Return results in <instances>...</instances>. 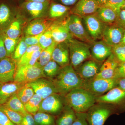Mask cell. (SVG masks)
I'll return each mask as SVG.
<instances>
[{
    "label": "cell",
    "mask_w": 125,
    "mask_h": 125,
    "mask_svg": "<svg viewBox=\"0 0 125 125\" xmlns=\"http://www.w3.org/2000/svg\"><path fill=\"white\" fill-rule=\"evenodd\" d=\"M51 80L58 93L63 96L73 90L81 88L83 83V80L70 64L62 67L58 74Z\"/></svg>",
    "instance_id": "1"
},
{
    "label": "cell",
    "mask_w": 125,
    "mask_h": 125,
    "mask_svg": "<svg viewBox=\"0 0 125 125\" xmlns=\"http://www.w3.org/2000/svg\"><path fill=\"white\" fill-rule=\"evenodd\" d=\"M97 97L82 87L71 90L64 96L66 105L76 113L87 112L96 103Z\"/></svg>",
    "instance_id": "2"
},
{
    "label": "cell",
    "mask_w": 125,
    "mask_h": 125,
    "mask_svg": "<svg viewBox=\"0 0 125 125\" xmlns=\"http://www.w3.org/2000/svg\"><path fill=\"white\" fill-rule=\"evenodd\" d=\"M66 42L69 51L70 64L74 69L85 61L92 58L90 44L74 38Z\"/></svg>",
    "instance_id": "3"
},
{
    "label": "cell",
    "mask_w": 125,
    "mask_h": 125,
    "mask_svg": "<svg viewBox=\"0 0 125 125\" xmlns=\"http://www.w3.org/2000/svg\"><path fill=\"white\" fill-rule=\"evenodd\" d=\"M66 24L74 38L91 45L94 41L87 33L82 18L73 14H70L65 20Z\"/></svg>",
    "instance_id": "4"
},
{
    "label": "cell",
    "mask_w": 125,
    "mask_h": 125,
    "mask_svg": "<svg viewBox=\"0 0 125 125\" xmlns=\"http://www.w3.org/2000/svg\"><path fill=\"white\" fill-rule=\"evenodd\" d=\"M97 103L86 112L88 125H104L109 116L115 112L113 107L106 104Z\"/></svg>",
    "instance_id": "5"
},
{
    "label": "cell",
    "mask_w": 125,
    "mask_h": 125,
    "mask_svg": "<svg viewBox=\"0 0 125 125\" xmlns=\"http://www.w3.org/2000/svg\"><path fill=\"white\" fill-rule=\"evenodd\" d=\"M118 79L93 78L83 81L82 88L85 89L95 96H101L114 87H117Z\"/></svg>",
    "instance_id": "6"
},
{
    "label": "cell",
    "mask_w": 125,
    "mask_h": 125,
    "mask_svg": "<svg viewBox=\"0 0 125 125\" xmlns=\"http://www.w3.org/2000/svg\"><path fill=\"white\" fill-rule=\"evenodd\" d=\"M42 77L46 78L43 68L37 62L33 66L22 65L17 67L14 81L25 84Z\"/></svg>",
    "instance_id": "7"
},
{
    "label": "cell",
    "mask_w": 125,
    "mask_h": 125,
    "mask_svg": "<svg viewBox=\"0 0 125 125\" xmlns=\"http://www.w3.org/2000/svg\"><path fill=\"white\" fill-rule=\"evenodd\" d=\"M96 103L115 105V112L125 111V91L118 87L110 90L105 94L98 96Z\"/></svg>",
    "instance_id": "8"
},
{
    "label": "cell",
    "mask_w": 125,
    "mask_h": 125,
    "mask_svg": "<svg viewBox=\"0 0 125 125\" xmlns=\"http://www.w3.org/2000/svg\"><path fill=\"white\" fill-rule=\"evenodd\" d=\"M66 105L64 96L58 93L53 94L42 99L38 112L57 116Z\"/></svg>",
    "instance_id": "9"
},
{
    "label": "cell",
    "mask_w": 125,
    "mask_h": 125,
    "mask_svg": "<svg viewBox=\"0 0 125 125\" xmlns=\"http://www.w3.org/2000/svg\"><path fill=\"white\" fill-rule=\"evenodd\" d=\"M82 18L85 29L90 37L95 41L102 40L107 24L100 19L96 13Z\"/></svg>",
    "instance_id": "10"
},
{
    "label": "cell",
    "mask_w": 125,
    "mask_h": 125,
    "mask_svg": "<svg viewBox=\"0 0 125 125\" xmlns=\"http://www.w3.org/2000/svg\"><path fill=\"white\" fill-rule=\"evenodd\" d=\"M51 2L39 3L25 1L21 4L22 11L33 19L45 18L48 15Z\"/></svg>",
    "instance_id": "11"
},
{
    "label": "cell",
    "mask_w": 125,
    "mask_h": 125,
    "mask_svg": "<svg viewBox=\"0 0 125 125\" xmlns=\"http://www.w3.org/2000/svg\"><path fill=\"white\" fill-rule=\"evenodd\" d=\"M28 84L32 88L35 94L42 99L53 94L58 93L53 82L48 78H39Z\"/></svg>",
    "instance_id": "12"
},
{
    "label": "cell",
    "mask_w": 125,
    "mask_h": 125,
    "mask_svg": "<svg viewBox=\"0 0 125 125\" xmlns=\"http://www.w3.org/2000/svg\"><path fill=\"white\" fill-rule=\"evenodd\" d=\"M101 6L95 0H79L71 9V14L83 18L96 13Z\"/></svg>",
    "instance_id": "13"
},
{
    "label": "cell",
    "mask_w": 125,
    "mask_h": 125,
    "mask_svg": "<svg viewBox=\"0 0 125 125\" xmlns=\"http://www.w3.org/2000/svg\"><path fill=\"white\" fill-rule=\"evenodd\" d=\"M102 65L91 58L83 62L75 70L83 81L87 80L96 76L99 72Z\"/></svg>",
    "instance_id": "14"
},
{
    "label": "cell",
    "mask_w": 125,
    "mask_h": 125,
    "mask_svg": "<svg viewBox=\"0 0 125 125\" xmlns=\"http://www.w3.org/2000/svg\"><path fill=\"white\" fill-rule=\"evenodd\" d=\"M16 68V61L11 57H6L1 60L0 83L13 82Z\"/></svg>",
    "instance_id": "15"
},
{
    "label": "cell",
    "mask_w": 125,
    "mask_h": 125,
    "mask_svg": "<svg viewBox=\"0 0 125 125\" xmlns=\"http://www.w3.org/2000/svg\"><path fill=\"white\" fill-rule=\"evenodd\" d=\"M125 30L115 24L107 25L102 40L111 47L120 44Z\"/></svg>",
    "instance_id": "16"
},
{
    "label": "cell",
    "mask_w": 125,
    "mask_h": 125,
    "mask_svg": "<svg viewBox=\"0 0 125 125\" xmlns=\"http://www.w3.org/2000/svg\"><path fill=\"white\" fill-rule=\"evenodd\" d=\"M90 51L92 58L101 64L112 54V47L102 40L95 41L91 44Z\"/></svg>",
    "instance_id": "17"
},
{
    "label": "cell",
    "mask_w": 125,
    "mask_h": 125,
    "mask_svg": "<svg viewBox=\"0 0 125 125\" xmlns=\"http://www.w3.org/2000/svg\"><path fill=\"white\" fill-rule=\"evenodd\" d=\"M54 42L56 44L67 42L73 38L65 22H54L49 28Z\"/></svg>",
    "instance_id": "18"
},
{
    "label": "cell",
    "mask_w": 125,
    "mask_h": 125,
    "mask_svg": "<svg viewBox=\"0 0 125 125\" xmlns=\"http://www.w3.org/2000/svg\"><path fill=\"white\" fill-rule=\"evenodd\" d=\"M54 23L47 18L34 19L27 25L24 30L25 36L38 35L46 31Z\"/></svg>",
    "instance_id": "19"
},
{
    "label": "cell",
    "mask_w": 125,
    "mask_h": 125,
    "mask_svg": "<svg viewBox=\"0 0 125 125\" xmlns=\"http://www.w3.org/2000/svg\"><path fill=\"white\" fill-rule=\"evenodd\" d=\"M120 63L114 55L112 54L103 62L99 72L94 78L113 79L115 70Z\"/></svg>",
    "instance_id": "20"
},
{
    "label": "cell",
    "mask_w": 125,
    "mask_h": 125,
    "mask_svg": "<svg viewBox=\"0 0 125 125\" xmlns=\"http://www.w3.org/2000/svg\"><path fill=\"white\" fill-rule=\"evenodd\" d=\"M52 60L62 67L70 64L69 51L66 42L56 44L52 52Z\"/></svg>",
    "instance_id": "21"
},
{
    "label": "cell",
    "mask_w": 125,
    "mask_h": 125,
    "mask_svg": "<svg viewBox=\"0 0 125 125\" xmlns=\"http://www.w3.org/2000/svg\"><path fill=\"white\" fill-rule=\"evenodd\" d=\"M25 84L11 82L0 84V106L5 105L9 99Z\"/></svg>",
    "instance_id": "22"
},
{
    "label": "cell",
    "mask_w": 125,
    "mask_h": 125,
    "mask_svg": "<svg viewBox=\"0 0 125 125\" xmlns=\"http://www.w3.org/2000/svg\"><path fill=\"white\" fill-rule=\"evenodd\" d=\"M120 11L103 5L98 9L96 13L104 23L107 25L112 24H115L116 22Z\"/></svg>",
    "instance_id": "23"
},
{
    "label": "cell",
    "mask_w": 125,
    "mask_h": 125,
    "mask_svg": "<svg viewBox=\"0 0 125 125\" xmlns=\"http://www.w3.org/2000/svg\"><path fill=\"white\" fill-rule=\"evenodd\" d=\"M56 119V125H71L76 119V112L67 105Z\"/></svg>",
    "instance_id": "24"
},
{
    "label": "cell",
    "mask_w": 125,
    "mask_h": 125,
    "mask_svg": "<svg viewBox=\"0 0 125 125\" xmlns=\"http://www.w3.org/2000/svg\"><path fill=\"white\" fill-rule=\"evenodd\" d=\"M71 14V8L69 6L58 3H50L48 15L51 19H58L64 17Z\"/></svg>",
    "instance_id": "25"
},
{
    "label": "cell",
    "mask_w": 125,
    "mask_h": 125,
    "mask_svg": "<svg viewBox=\"0 0 125 125\" xmlns=\"http://www.w3.org/2000/svg\"><path fill=\"white\" fill-rule=\"evenodd\" d=\"M12 12L7 4L2 3L0 4V30L3 32L13 21Z\"/></svg>",
    "instance_id": "26"
},
{
    "label": "cell",
    "mask_w": 125,
    "mask_h": 125,
    "mask_svg": "<svg viewBox=\"0 0 125 125\" xmlns=\"http://www.w3.org/2000/svg\"><path fill=\"white\" fill-rule=\"evenodd\" d=\"M4 105L9 109L19 113L23 115L27 113L25 108L24 105L18 98L16 93L11 96Z\"/></svg>",
    "instance_id": "27"
},
{
    "label": "cell",
    "mask_w": 125,
    "mask_h": 125,
    "mask_svg": "<svg viewBox=\"0 0 125 125\" xmlns=\"http://www.w3.org/2000/svg\"><path fill=\"white\" fill-rule=\"evenodd\" d=\"M33 116L36 125H56L55 117L48 113L38 112Z\"/></svg>",
    "instance_id": "28"
},
{
    "label": "cell",
    "mask_w": 125,
    "mask_h": 125,
    "mask_svg": "<svg viewBox=\"0 0 125 125\" xmlns=\"http://www.w3.org/2000/svg\"><path fill=\"white\" fill-rule=\"evenodd\" d=\"M35 94L33 89L28 83L25 84L21 87L16 93L19 99L24 105Z\"/></svg>",
    "instance_id": "29"
},
{
    "label": "cell",
    "mask_w": 125,
    "mask_h": 125,
    "mask_svg": "<svg viewBox=\"0 0 125 125\" xmlns=\"http://www.w3.org/2000/svg\"><path fill=\"white\" fill-rule=\"evenodd\" d=\"M42 68L45 77L52 79L58 74L62 67L55 62L52 60Z\"/></svg>",
    "instance_id": "30"
},
{
    "label": "cell",
    "mask_w": 125,
    "mask_h": 125,
    "mask_svg": "<svg viewBox=\"0 0 125 125\" xmlns=\"http://www.w3.org/2000/svg\"><path fill=\"white\" fill-rule=\"evenodd\" d=\"M3 32L7 37L13 39H19L21 33V23L19 20H13Z\"/></svg>",
    "instance_id": "31"
},
{
    "label": "cell",
    "mask_w": 125,
    "mask_h": 125,
    "mask_svg": "<svg viewBox=\"0 0 125 125\" xmlns=\"http://www.w3.org/2000/svg\"><path fill=\"white\" fill-rule=\"evenodd\" d=\"M42 99L37 94H35L28 102L24 104V107L27 112L32 115L38 112L40 103Z\"/></svg>",
    "instance_id": "32"
},
{
    "label": "cell",
    "mask_w": 125,
    "mask_h": 125,
    "mask_svg": "<svg viewBox=\"0 0 125 125\" xmlns=\"http://www.w3.org/2000/svg\"><path fill=\"white\" fill-rule=\"evenodd\" d=\"M56 44L54 42L51 46L42 51L38 63L41 67H43L52 60V52Z\"/></svg>",
    "instance_id": "33"
},
{
    "label": "cell",
    "mask_w": 125,
    "mask_h": 125,
    "mask_svg": "<svg viewBox=\"0 0 125 125\" xmlns=\"http://www.w3.org/2000/svg\"><path fill=\"white\" fill-rule=\"evenodd\" d=\"M0 109L6 114L14 124L16 125H20L22 120L23 115L19 113L9 109L4 105L0 106Z\"/></svg>",
    "instance_id": "34"
},
{
    "label": "cell",
    "mask_w": 125,
    "mask_h": 125,
    "mask_svg": "<svg viewBox=\"0 0 125 125\" xmlns=\"http://www.w3.org/2000/svg\"><path fill=\"white\" fill-rule=\"evenodd\" d=\"M2 33L4 43L7 52V57H11L19 42V39H13L10 38L6 36L4 32H2Z\"/></svg>",
    "instance_id": "35"
},
{
    "label": "cell",
    "mask_w": 125,
    "mask_h": 125,
    "mask_svg": "<svg viewBox=\"0 0 125 125\" xmlns=\"http://www.w3.org/2000/svg\"><path fill=\"white\" fill-rule=\"evenodd\" d=\"M40 49H42L39 45L28 46L24 55L16 62L17 67L24 65L30 58L34 52Z\"/></svg>",
    "instance_id": "36"
},
{
    "label": "cell",
    "mask_w": 125,
    "mask_h": 125,
    "mask_svg": "<svg viewBox=\"0 0 125 125\" xmlns=\"http://www.w3.org/2000/svg\"><path fill=\"white\" fill-rule=\"evenodd\" d=\"M54 42L49 29L45 31L40 37L39 45L42 50L45 49L52 45Z\"/></svg>",
    "instance_id": "37"
},
{
    "label": "cell",
    "mask_w": 125,
    "mask_h": 125,
    "mask_svg": "<svg viewBox=\"0 0 125 125\" xmlns=\"http://www.w3.org/2000/svg\"><path fill=\"white\" fill-rule=\"evenodd\" d=\"M28 46L23 38L18 42L11 57L18 61L24 55Z\"/></svg>",
    "instance_id": "38"
},
{
    "label": "cell",
    "mask_w": 125,
    "mask_h": 125,
    "mask_svg": "<svg viewBox=\"0 0 125 125\" xmlns=\"http://www.w3.org/2000/svg\"><path fill=\"white\" fill-rule=\"evenodd\" d=\"M112 54L120 62L125 61V45L122 43L112 47Z\"/></svg>",
    "instance_id": "39"
},
{
    "label": "cell",
    "mask_w": 125,
    "mask_h": 125,
    "mask_svg": "<svg viewBox=\"0 0 125 125\" xmlns=\"http://www.w3.org/2000/svg\"><path fill=\"white\" fill-rule=\"evenodd\" d=\"M125 2V0H107L104 5L119 11L123 7Z\"/></svg>",
    "instance_id": "40"
},
{
    "label": "cell",
    "mask_w": 125,
    "mask_h": 125,
    "mask_svg": "<svg viewBox=\"0 0 125 125\" xmlns=\"http://www.w3.org/2000/svg\"><path fill=\"white\" fill-rule=\"evenodd\" d=\"M75 121L71 125H88L86 112L76 113Z\"/></svg>",
    "instance_id": "41"
},
{
    "label": "cell",
    "mask_w": 125,
    "mask_h": 125,
    "mask_svg": "<svg viewBox=\"0 0 125 125\" xmlns=\"http://www.w3.org/2000/svg\"><path fill=\"white\" fill-rule=\"evenodd\" d=\"M125 78V61L120 62L114 73V79H119Z\"/></svg>",
    "instance_id": "42"
},
{
    "label": "cell",
    "mask_w": 125,
    "mask_h": 125,
    "mask_svg": "<svg viewBox=\"0 0 125 125\" xmlns=\"http://www.w3.org/2000/svg\"><path fill=\"white\" fill-rule=\"evenodd\" d=\"M44 32L35 36H25L23 39L28 46L39 45L40 37Z\"/></svg>",
    "instance_id": "43"
},
{
    "label": "cell",
    "mask_w": 125,
    "mask_h": 125,
    "mask_svg": "<svg viewBox=\"0 0 125 125\" xmlns=\"http://www.w3.org/2000/svg\"><path fill=\"white\" fill-rule=\"evenodd\" d=\"M114 24L125 30V9H121L118 13L116 22Z\"/></svg>",
    "instance_id": "44"
},
{
    "label": "cell",
    "mask_w": 125,
    "mask_h": 125,
    "mask_svg": "<svg viewBox=\"0 0 125 125\" xmlns=\"http://www.w3.org/2000/svg\"><path fill=\"white\" fill-rule=\"evenodd\" d=\"M42 50L40 49L34 52L30 58L24 65L33 66L36 65L38 62L40 53Z\"/></svg>",
    "instance_id": "45"
},
{
    "label": "cell",
    "mask_w": 125,
    "mask_h": 125,
    "mask_svg": "<svg viewBox=\"0 0 125 125\" xmlns=\"http://www.w3.org/2000/svg\"><path fill=\"white\" fill-rule=\"evenodd\" d=\"M19 125H36L33 115L27 112L24 115L22 120Z\"/></svg>",
    "instance_id": "46"
},
{
    "label": "cell",
    "mask_w": 125,
    "mask_h": 125,
    "mask_svg": "<svg viewBox=\"0 0 125 125\" xmlns=\"http://www.w3.org/2000/svg\"><path fill=\"white\" fill-rule=\"evenodd\" d=\"M0 125H16L1 109H0Z\"/></svg>",
    "instance_id": "47"
},
{
    "label": "cell",
    "mask_w": 125,
    "mask_h": 125,
    "mask_svg": "<svg viewBox=\"0 0 125 125\" xmlns=\"http://www.w3.org/2000/svg\"><path fill=\"white\" fill-rule=\"evenodd\" d=\"M7 57V52L4 43L2 32H0V59L1 60Z\"/></svg>",
    "instance_id": "48"
},
{
    "label": "cell",
    "mask_w": 125,
    "mask_h": 125,
    "mask_svg": "<svg viewBox=\"0 0 125 125\" xmlns=\"http://www.w3.org/2000/svg\"><path fill=\"white\" fill-rule=\"evenodd\" d=\"M79 0H59V1L62 4L69 6H74L78 2Z\"/></svg>",
    "instance_id": "49"
},
{
    "label": "cell",
    "mask_w": 125,
    "mask_h": 125,
    "mask_svg": "<svg viewBox=\"0 0 125 125\" xmlns=\"http://www.w3.org/2000/svg\"><path fill=\"white\" fill-rule=\"evenodd\" d=\"M117 87L125 91V78L118 79Z\"/></svg>",
    "instance_id": "50"
},
{
    "label": "cell",
    "mask_w": 125,
    "mask_h": 125,
    "mask_svg": "<svg viewBox=\"0 0 125 125\" xmlns=\"http://www.w3.org/2000/svg\"><path fill=\"white\" fill-rule=\"evenodd\" d=\"M25 1H30L39 3H45L47 2H51V0H25Z\"/></svg>",
    "instance_id": "51"
},
{
    "label": "cell",
    "mask_w": 125,
    "mask_h": 125,
    "mask_svg": "<svg viewBox=\"0 0 125 125\" xmlns=\"http://www.w3.org/2000/svg\"><path fill=\"white\" fill-rule=\"evenodd\" d=\"M101 6L105 4L107 0H95Z\"/></svg>",
    "instance_id": "52"
},
{
    "label": "cell",
    "mask_w": 125,
    "mask_h": 125,
    "mask_svg": "<svg viewBox=\"0 0 125 125\" xmlns=\"http://www.w3.org/2000/svg\"><path fill=\"white\" fill-rule=\"evenodd\" d=\"M121 43H123L125 45V30L124 31V33L123 38H122V40Z\"/></svg>",
    "instance_id": "53"
},
{
    "label": "cell",
    "mask_w": 125,
    "mask_h": 125,
    "mask_svg": "<svg viewBox=\"0 0 125 125\" xmlns=\"http://www.w3.org/2000/svg\"><path fill=\"white\" fill-rule=\"evenodd\" d=\"M125 9V3H124V5H123V7H122V8L121 9Z\"/></svg>",
    "instance_id": "54"
},
{
    "label": "cell",
    "mask_w": 125,
    "mask_h": 125,
    "mask_svg": "<svg viewBox=\"0 0 125 125\" xmlns=\"http://www.w3.org/2000/svg\"><path fill=\"white\" fill-rule=\"evenodd\" d=\"M1 60L0 59V62Z\"/></svg>",
    "instance_id": "55"
},
{
    "label": "cell",
    "mask_w": 125,
    "mask_h": 125,
    "mask_svg": "<svg viewBox=\"0 0 125 125\" xmlns=\"http://www.w3.org/2000/svg\"><path fill=\"white\" fill-rule=\"evenodd\" d=\"M1 83H0V84Z\"/></svg>",
    "instance_id": "56"
},
{
    "label": "cell",
    "mask_w": 125,
    "mask_h": 125,
    "mask_svg": "<svg viewBox=\"0 0 125 125\" xmlns=\"http://www.w3.org/2000/svg\"></svg>",
    "instance_id": "57"
}]
</instances>
